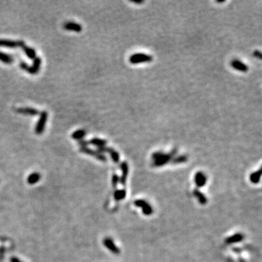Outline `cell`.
I'll use <instances>...</instances> for the list:
<instances>
[{
    "label": "cell",
    "mask_w": 262,
    "mask_h": 262,
    "mask_svg": "<svg viewBox=\"0 0 262 262\" xmlns=\"http://www.w3.org/2000/svg\"><path fill=\"white\" fill-rule=\"evenodd\" d=\"M0 47H6V48L15 49L19 47V40H11V39H0Z\"/></svg>",
    "instance_id": "obj_13"
},
{
    "label": "cell",
    "mask_w": 262,
    "mask_h": 262,
    "mask_svg": "<svg viewBox=\"0 0 262 262\" xmlns=\"http://www.w3.org/2000/svg\"><path fill=\"white\" fill-rule=\"evenodd\" d=\"M40 178H41L40 173H37V172H34V173H32V174H30L29 176H28L27 183L31 185L35 184V183H37L39 180H40Z\"/></svg>",
    "instance_id": "obj_19"
},
{
    "label": "cell",
    "mask_w": 262,
    "mask_h": 262,
    "mask_svg": "<svg viewBox=\"0 0 262 262\" xmlns=\"http://www.w3.org/2000/svg\"><path fill=\"white\" fill-rule=\"evenodd\" d=\"M131 2H133L135 4H142V3L144 2V0H139V1H136V0H130Z\"/></svg>",
    "instance_id": "obj_29"
},
{
    "label": "cell",
    "mask_w": 262,
    "mask_h": 262,
    "mask_svg": "<svg viewBox=\"0 0 262 262\" xmlns=\"http://www.w3.org/2000/svg\"><path fill=\"white\" fill-rule=\"evenodd\" d=\"M48 119V113L47 111H43L40 113L39 118L35 127V132L37 135H41L43 133L45 128V124Z\"/></svg>",
    "instance_id": "obj_2"
},
{
    "label": "cell",
    "mask_w": 262,
    "mask_h": 262,
    "mask_svg": "<svg viewBox=\"0 0 262 262\" xmlns=\"http://www.w3.org/2000/svg\"><path fill=\"white\" fill-rule=\"evenodd\" d=\"M244 238V236L240 233H237L235 235L230 236L228 238L226 239L225 242L227 244H233V243H237V242H241Z\"/></svg>",
    "instance_id": "obj_16"
},
{
    "label": "cell",
    "mask_w": 262,
    "mask_h": 262,
    "mask_svg": "<svg viewBox=\"0 0 262 262\" xmlns=\"http://www.w3.org/2000/svg\"><path fill=\"white\" fill-rule=\"evenodd\" d=\"M121 170H122V176L119 178V182L122 185H125L126 181H127V178L128 176L129 173V166L128 164L126 162H122L120 164Z\"/></svg>",
    "instance_id": "obj_12"
},
{
    "label": "cell",
    "mask_w": 262,
    "mask_h": 262,
    "mask_svg": "<svg viewBox=\"0 0 262 262\" xmlns=\"http://www.w3.org/2000/svg\"><path fill=\"white\" fill-rule=\"evenodd\" d=\"M85 134H86V131L83 129H79V130H77L73 132L71 134V138L74 140H82L83 138L85 137Z\"/></svg>",
    "instance_id": "obj_23"
},
{
    "label": "cell",
    "mask_w": 262,
    "mask_h": 262,
    "mask_svg": "<svg viewBox=\"0 0 262 262\" xmlns=\"http://www.w3.org/2000/svg\"><path fill=\"white\" fill-rule=\"evenodd\" d=\"M0 61L5 63V64H10L14 61V60H13V57L11 55L4 53L3 52H0Z\"/></svg>",
    "instance_id": "obj_21"
},
{
    "label": "cell",
    "mask_w": 262,
    "mask_h": 262,
    "mask_svg": "<svg viewBox=\"0 0 262 262\" xmlns=\"http://www.w3.org/2000/svg\"><path fill=\"white\" fill-rule=\"evenodd\" d=\"M261 168H260L258 170L253 172V173L250 174V182L253 183H258L260 181V179H261Z\"/></svg>",
    "instance_id": "obj_20"
},
{
    "label": "cell",
    "mask_w": 262,
    "mask_h": 262,
    "mask_svg": "<svg viewBox=\"0 0 262 262\" xmlns=\"http://www.w3.org/2000/svg\"><path fill=\"white\" fill-rule=\"evenodd\" d=\"M231 66L234 68L239 71L246 72L248 71V66L243 62L240 61L239 60H234L231 62Z\"/></svg>",
    "instance_id": "obj_15"
},
{
    "label": "cell",
    "mask_w": 262,
    "mask_h": 262,
    "mask_svg": "<svg viewBox=\"0 0 262 262\" xmlns=\"http://www.w3.org/2000/svg\"><path fill=\"white\" fill-rule=\"evenodd\" d=\"M134 205L136 207L141 208L142 213L145 216H150L153 213V208H152V207L149 204L148 202L145 201L144 199H136L134 202Z\"/></svg>",
    "instance_id": "obj_5"
},
{
    "label": "cell",
    "mask_w": 262,
    "mask_h": 262,
    "mask_svg": "<svg viewBox=\"0 0 262 262\" xmlns=\"http://www.w3.org/2000/svg\"><path fill=\"white\" fill-rule=\"evenodd\" d=\"M193 194L195 196V197L197 199V200L199 201V202L200 203L201 205H205L206 203L208 202V199L207 197H206L205 195L203 194L202 192H201L198 189H195L193 191Z\"/></svg>",
    "instance_id": "obj_17"
},
{
    "label": "cell",
    "mask_w": 262,
    "mask_h": 262,
    "mask_svg": "<svg viewBox=\"0 0 262 262\" xmlns=\"http://www.w3.org/2000/svg\"><path fill=\"white\" fill-rule=\"evenodd\" d=\"M194 183L197 187H202L207 183V177L202 172H196L194 176Z\"/></svg>",
    "instance_id": "obj_11"
},
{
    "label": "cell",
    "mask_w": 262,
    "mask_h": 262,
    "mask_svg": "<svg viewBox=\"0 0 262 262\" xmlns=\"http://www.w3.org/2000/svg\"><path fill=\"white\" fill-rule=\"evenodd\" d=\"M19 47H21L24 50L25 54L27 55V57L29 58L34 60L37 57V53H36L35 50H34L32 47H28L24 41L19 40Z\"/></svg>",
    "instance_id": "obj_8"
},
{
    "label": "cell",
    "mask_w": 262,
    "mask_h": 262,
    "mask_svg": "<svg viewBox=\"0 0 262 262\" xmlns=\"http://www.w3.org/2000/svg\"><path fill=\"white\" fill-rule=\"evenodd\" d=\"M253 55L255 58H258V59H262V55H261V52L259 51V50H255L254 52H253Z\"/></svg>",
    "instance_id": "obj_27"
},
{
    "label": "cell",
    "mask_w": 262,
    "mask_h": 262,
    "mask_svg": "<svg viewBox=\"0 0 262 262\" xmlns=\"http://www.w3.org/2000/svg\"><path fill=\"white\" fill-rule=\"evenodd\" d=\"M177 150L173 149L171 152L169 154H165L164 153L161 157L159 159H157V160L154 161L152 165L155 167H161L163 165H166L167 163H169L170 161H171V160L173 159V157H175V155L176 154Z\"/></svg>",
    "instance_id": "obj_3"
},
{
    "label": "cell",
    "mask_w": 262,
    "mask_h": 262,
    "mask_svg": "<svg viewBox=\"0 0 262 262\" xmlns=\"http://www.w3.org/2000/svg\"><path fill=\"white\" fill-rule=\"evenodd\" d=\"M88 143L98 148V147L106 146V145L107 144V141L104 140V139L98 138H93L88 141Z\"/></svg>",
    "instance_id": "obj_18"
},
{
    "label": "cell",
    "mask_w": 262,
    "mask_h": 262,
    "mask_svg": "<svg viewBox=\"0 0 262 262\" xmlns=\"http://www.w3.org/2000/svg\"><path fill=\"white\" fill-rule=\"evenodd\" d=\"M41 64H42V59L37 56L33 60V65L32 66L28 65L26 62L22 61L20 63V67L21 68V69L28 72L30 74H37L39 71Z\"/></svg>",
    "instance_id": "obj_1"
},
{
    "label": "cell",
    "mask_w": 262,
    "mask_h": 262,
    "mask_svg": "<svg viewBox=\"0 0 262 262\" xmlns=\"http://www.w3.org/2000/svg\"><path fill=\"white\" fill-rule=\"evenodd\" d=\"M63 27L65 30L70 31V32L79 33L82 31V26L77 23L73 22V21H67V22L64 23Z\"/></svg>",
    "instance_id": "obj_10"
},
{
    "label": "cell",
    "mask_w": 262,
    "mask_h": 262,
    "mask_svg": "<svg viewBox=\"0 0 262 262\" xmlns=\"http://www.w3.org/2000/svg\"><path fill=\"white\" fill-rule=\"evenodd\" d=\"M78 144L81 147H87V146L89 144L88 141H85V140H82H82L78 141Z\"/></svg>",
    "instance_id": "obj_26"
},
{
    "label": "cell",
    "mask_w": 262,
    "mask_h": 262,
    "mask_svg": "<svg viewBox=\"0 0 262 262\" xmlns=\"http://www.w3.org/2000/svg\"><path fill=\"white\" fill-rule=\"evenodd\" d=\"M103 243H104V246L107 249H109L111 253H114V254H119L120 253V250L115 245L112 239L109 238V237H106L103 240Z\"/></svg>",
    "instance_id": "obj_9"
},
{
    "label": "cell",
    "mask_w": 262,
    "mask_h": 262,
    "mask_svg": "<svg viewBox=\"0 0 262 262\" xmlns=\"http://www.w3.org/2000/svg\"><path fill=\"white\" fill-rule=\"evenodd\" d=\"M188 160V157L186 155H180L178 157H173L171 160L172 163L173 164H181L185 163Z\"/></svg>",
    "instance_id": "obj_24"
},
{
    "label": "cell",
    "mask_w": 262,
    "mask_h": 262,
    "mask_svg": "<svg viewBox=\"0 0 262 262\" xmlns=\"http://www.w3.org/2000/svg\"><path fill=\"white\" fill-rule=\"evenodd\" d=\"M119 182V178L117 174H114L112 176V179H111V183L114 188H116L117 186L118 183Z\"/></svg>",
    "instance_id": "obj_25"
},
{
    "label": "cell",
    "mask_w": 262,
    "mask_h": 262,
    "mask_svg": "<svg viewBox=\"0 0 262 262\" xmlns=\"http://www.w3.org/2000/svg\"><path fill=\"white\" fill-rule=\"evenodd\" d=\"M79 150H80V152H82V153H84V154H86V155H91V156L94 157L95 158H96L97 160H100V161L105 162L107 160V158H106V156H105L104 155L100 153L99 152H98V151L91 149L88 148V147H81Z\"/></svg>",
    "instance_id": "obj_6"
},
{
    "label": "cell",
    "mask_w": 262,
    "mask_h": 262,
    "mask_svg": "<svg viewBox=\"0 0 262 262\" xmlns=\"http://www.w3.org/2000/svg\"><path fill=\"white\" fill-rule=\"evenodd\" d=\"M126 196V190L122 189H117L114 191V197L116 201H120L124 199Z\"/></svg>",
    "instance_id": "obj_22"
},
{
    "label": "cell",
    "mask_w": 262,
    "mask_h": 262,
    "mask_svg": "<svg viewBox=\"0 0 262 262\" xmlns=\"http://www.w3.org/2000/svg\"><path fill=\"white\" fill-rule=\"evenodd\" d=\"M98 152H99L100 153H109L111 157V160H113V162L115 163H118L119 161V153L116 150H114V149L111 148V147L108 146H102V147H98Z\"/></svg>",
    "instance_id": "obj_7"
},
{
    "label": "cell",
    "mask_w": 262,
    "mask_h": 262,
    "mask_svg": "<svg viewBox=\"0 0 262 262\" xmlns=\"http://www.w3.org/2000/svg\"><path fill=\"white\" fill-rule=\"evenodd\" d=\"M10 262H22L19 258H16V257H12L10 258Z\"/></svg>",
    "instance_id": "obj_28"
},
{
    "label": "cell",
    "mask_w": 262,
    "mask_h": 262,
    "mask_svg": "<svg viewBox=\"0 0 262 262\" xmlns=\"http://www.w3.org/2000/svg\"><path fill=\"white\" fill-rule=\"evenodd\" d=\"M153 60V57L149 55L144 53H136L133 54L130 57V62L132 64H137V63H145V62H151Z\"/></svg>",
    "instance_id": "obj_4"
},
{
    "label": "cell",
    "mask_w": 262,
    "mask_h": 262,
    "mask_svg": "<svg viewBox=\"0 0 262 262\" xmlns=\"http://www.w3.org/2000/svg\"><path fill=\"white\" fill-rule=\"evenodd\" d=\"M16 112L21 114H26V115L30 116H36L39 114V111L38 109H34L32 107H21L16 109Z\"/></svg>",
    "instance_id": "obj_14"
}]
</instances>
